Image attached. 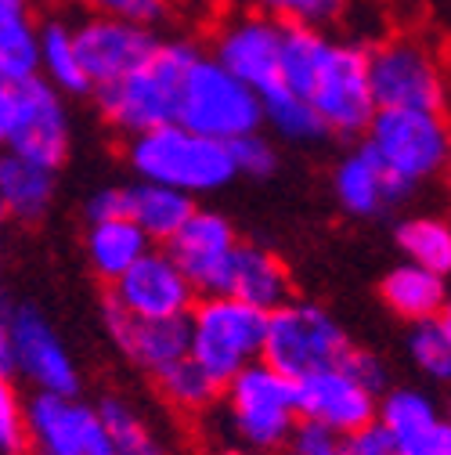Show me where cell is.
Returning <instances> with one entry per match:
<instances>
[{
  "instance_id": "41",
  "label": "cell",
  "mask_w": 451,
  "mask_h": 455,
  "mask_svg": "<svg viewBox=\"0 0 451 455\" xmlns=\"http://www.w3.org/2000/svg\"><path fill=\"white\" fill-rule=\"evenodd\" d=\"M398 448H401V455H451V427H447V419H440L433 430H426Z\"/></svg>"
},
{
  "instance_id": "24",
  "label": "cell",
  "mask_w": 451,
  "mask_h": 455,
  "mask_svg": "<svg viewBox=\"0 0 451 455\" xmlns=\"http://www.w3.org/2000/svg\"><path fill=\"white\" fill-rule=\"evenodd\" d=\"M83 250H87V264L94 267V275L112 282L134 260H141L152 250V243L145 239V232L138 224H131L127 217H116V220H94L87 228Z\"/></svg>"
},
{
  "instance_id": "12",
  "label": "cell",
  "mask_w": 451,
  "mask_h": 455,
  "mask_svg": "<svg viewBox=\"0 0 451 455\" xmlns=\"http://www.w3.org/2000/svg\"><path fill=\"white\" fill-rule=\"evenodd\" d=\"M12 372L36 387V394H80V369L66 339L36 307L12 311Z\"/></svg>"
},
{
  "instance_id": "28",
  "label": "cell",
  "mask_w": 451,
  "mask_h": 455,
  "mask_svg": "<svg viewBox=\"0 0 451 455\" xmlns=\"http://www.w3.org/2000/svg\"><path fill=\"white\" fill-rule=\"evenodd\" d=\"M398 246L408 264L437 271L447 278L451 271V228L444 217H408L398 224Z\"/></svg>"
},
{
  "instance_id": "38",
  "label": "cell",
  "mask_w": 451,
  "mask_h": 455,
  "mask_svg": "<svg viewBox=\"0 0 451 455\" xmlns=\"http://www.w3.org/2000/svg\"><path fill=\"white\" fill-rule=\"evenodd\" d=\"M347 451L351 455H401L398 441H393L379 423H368L365 430L347 437Z\"/></svg>"
},
{
  "instance_id": "36",
  "label": "cell",
  "mask_w": 451,
  "mask_h": 455,
  "mask_svg": "<svg viewBox=\"0 0 451 455\" xmlns=\"http://www.w3.org/2000/svg\"><path fill=\"white\" fill-rule=\"evenodd\" d=\"M91 4L105 19H120V22L145 26V29H152L155 22H162L166 12H170V0H91Z\"/></svg>"
},
{
  "instance_id": "40",
  "label": "cell",
  "mask_w": 451,
  "mask_h": 455,
  "mask_svg": "<svg viewBox=\"0 0 451 455\" xmlns=\"http://www.w3.org/2000/svg\"><path fill=\"white\" fill-rule=\"evenodd\" d=\"M344 365H347V369H351V372H354V376H358L372 394H383V390H386V365H383L376 355H368V351H358V347H354V351L344 358Z\"/></svg>"
},
{
  "instance_id": "11",
  "label": "cell",
  "mask_w": 451,
  "mask_h": 455,
  "mask_svg": "<svg viewBox=\"0 0 451 455\" xmlns=\"http://www.w3.org/2000/svg\"><path fill=\"white\" fill-rule=\"evenodd\" d=\"M8 148L54 170V174L69 159V148H73L69 108H66V98L47 80L29 76L15 84V127H12Z\"/></svg>"
},
{
  "instance_id": "37",
  "label": "cell",
  "mask_w": 451,
  "mask_h": 455,
  "mask_svg": "<svg viewBox=\"0 0 451 455\" xmlns=\"http://www.w3.org/2000/svg\"><path fill=\"white\" fill-rule=\"evenodd\" d=\"M281 451H289V455H351L347 437L332 434L325 427H314V423H304V419L297 423V430L289 434V441Z\"/></svg>"
},
{
  "instance_id": "6",
  "label": "cell",
  "mask_w": 451,
  "mask_h": 455,
  "mask_svg": "<svg viewBox=\"0 0 451 455\" xmlns=\"http://www.w3.org/2000/svg\"><path fill=\"white\" fill-rule=\"evenodd\" d=\"M220 402L228 412V423L246 451L271 455L281 451L289 434L300 423L297 409V383L274 372L264 362L246 365L239 376H232L220 387Z\"/></svg>"
},
{
  "instance_id": "13",
  "label": "cell",
  "mask_w": 451,
  "mask_h": 455,
  "mask_svg": "<svg viewBox=\"0 0 451 455\" xmlns=\"http://www.w3.org/2000/svg\"><path fill=\"white\" fill-rule=\"evenodd\" d=\"M192 282L166 257V250H148L120 278L108 282V300L116 311L134 318H185L195 304Z\"/></svg>"
},
{
  "instance_id": "18",
  "label": "cell",
  "mask_w": 451,
  "mask_h": 455,
  "mask_svg": "<svg viewBox=\"0 0 451 455\" xmlns=\"http://www.w3.org/2000/svg\"><path fill=\"white\" fill-rule=\"evenodd\" d=\"M101 318H105V332L112 344H116V351L131 365H138L152 376L188 355L185 318H134V315L116 311L112 304H105Z\"/></svg>"
},
{
  "instance_id": "44",
  "label": "cell",
  "mask_w": 451,
  "mask_h": 455,
  "mask_svg": "<svg viewBox=\"0 0 451 455\" xmlns=\"http://www.w3.org/2000/svg\"><path fill=\"white\" fill-rule=\"evenodd\" d=\"M4 224H8V210H4V203H0V239H4Z\"/></svg>"
},
{
  "instance_id": "45",
  "label": "cell",
  "mask_w": 451,
  "mask_h": 455,
  "mask_svg": "<svg viewBox=\"0 0 451 455\" xmlns=\"http://www.w3.org/2000/svg\"><path fill=\"white\" fill-rule=\"evenodd\" d=\"M220 455H257V451H246V448H228V451H220Z\"/></svg>"
},
{
  "instance_id": "43",
  "label": "cell",
  "mask_w": 451,
  "mask_h": 455,
  "mask_svg": "<svg viewBox=\"0 0 451 455\" xmlns=\"http://www.w3.org/2000/svg\"><path fill=\"white\" fill-rule=\"evenodd\" d=\"M0 376H12V311L0 304Z\"/></svg>"
},
{
  "instance_id": "4",
  "label": "cell",
  "mask_w": 451,
  "mask_h": 455,
  "mask_svg": "<svg viewBox=\"0 0 451 455\" xmlns=\"http://www.w3.org/2000/svg\"><path fill=\"white\" fill-rule=\"evenodd\" d=\"M365 148L390 174L401 192H412L437 174H444L451 138L444 112L419 108H376L365 127Z\"/></svg>"
},
{
  "instance_id": "8",
  "label": "cell",
  "mask_w": 451,
  "mask_h": 455,
  "mask_svg": "<svg viewBox=\"0 0 451 455\" xmlns=\"http://www.w3.org/2000/svg\"><path fill=\"white\" fill-rule=\"evenodd\" d=\"M178 124L202 138L228 145V141L257 134L264 127L260 98L242 80H235L220 62L199 54L181 84Z\"/></svg>"
},
{
  "instance_id": "17",
  "label": "cell",
  "mask_w": 451,
  "mask_h": 455,
  "mask_svg": "<svg viewBox=\"0 0 451 455\" xmlns=\"http://www.w3.org/2000/svg\"><path fill=\"white\" fill-rule=\"evenodd\" d=\"M278 47H281V22L267 15H235L220 26L213 44V62H220L235 80H242L257 98L281 87L278 73Z\"/></svg>"
},
{
  "instance_id": "27",
  "label": "cell",
  "mask_w": 451,
  "mask_h": 455,
  "mask_svg": "<svg viewBox=\"0 0 451 455\" xmlns=\"http://www.w3.org/2000/svg\"><path fill=\"white\" fill-rule=\"evenodd\" d=\"M36 76V26L26 4L0 0V84H22Z\"/></svg>"
},
{
  "instance_id": "9",
  "label": "cell",
  "mask_w": 451,
  "mask_h": 455,
  "mask_svg": "<svg viewBox=\"0 0 451 455\" xmlns=\"http://www.w3.org/2000/svg\"><path fill=\"white\" fill-rule=\"evenodd\" d=\"M368 62V91L376 108H419L444 112L447 76L437 59L415 36H390L365 51Z\"/></svg>"
},
{
  "instance_id": "46",
  "label": "cell",
  "mask_w": 451,
  "mask_h": 455,
  "mask_svg": "<svg viewBox=\"0 0 451 455\" xmlns=\"http://www.w3.org/2000/svg\"><path fill=\"white\" fill-rule=\"evenodd\" d=\"M4 4H26V0H4Z\"/></svg>"
},
{
  "instance_id": "10",
  "label": "cell",
  "mask_w": 451,
  "mask_h": 455,
  "mask_svg": "<svg viewBox=\"0 0 451 455\" xmlns=\"http://www.w3.org/2000/svg\"><path fill=\"white\" fill-rule=\"evenodd\" d=\"M29 455H112L98 405L76 394H33L26 402Z\"/></svg>"
},
{
  "instance_id": "22",
  "label": "cell",
  "mask_w": 451,
  "mask_h": 455,
  "mask_svg": "<svg viewBox=\"0 0 451 455\" xmlns=\"http://www.w3.org/2000/svg\"><path fill=\"white\" fill-rule=\"evenodd\" d=\"M379 297L398 318L415 325V322H426V318L447 311V278L437 271H426L419 264L401 260L398 267H390L383 275Z\"/></svg>"
},
{
  "instance_id": "1",
  "label": "cell",
  "mask_w": 451,
  "mask_h": 455,
  "mask_svg": "<svg viewBox=\"0 0 451 455\" xmlns=\"http://www.w3.org/2000/svg\"><path fill=\"white\" fill-rule=\"evenodd\" d=\"M278 73L314 108L325 134L361 138L376 116L365 47L358 44L332 40L318 26H281Z\"/></svg>"
},
{
  "instance_id": "29",
  "label": "cell",
  "mask_w": 451,
  "mask_h": 455,
  "mask_svg": "<svg viewBox=\"0 0 451 455\" xmlns=\"http://www.w3.org/2000/svg\"><path fill=\"white\" fill-rule=\"evenodd\" d=\"M155 387H159V394L166 397V402H170L174 409H181V412H206L220 402V383L210 372H202L188 355L170 362L166 369H159Z\"/></svg>"
},
{
  "instance_id": "21",
  "label": "cell",
  "mask_w": 451,
  "mask_h": 455,
  "mask_svg": "<svg viewBox=\"0 0 451 455\" xmlns=\"http://www.w3.org/2000/svg\"><path fill=\"white\" fill-rule=\"evenodd\" d=\"M54 192H59V174L12 148L0 152V203L8 217L36 224L47 217Z\"/></svg>"
},
{
  "instance_id": "26",
  "label": "cell",
  "mask_w": 451,
  "mask_h": 455,
  "mask_svg": "<svg viewBox=\"0 0 451 455\" xmlns=\"http://www.w3.org/2000/svg\"><path fill=\"white\" fill-rule=\"evenodd\" d=\"M440 419L444 416H440L437 397L419 387H386L376 402V423L398 444L433 430Z\"/></svg>"
},
{
  "instance_id": "25",
  "label": "cell",
  "mask_w": 451,
  "mask_h": 455,
  "mask_svg": "<svg viewBox=\"0 0 451 455\" xmlns=\"http://www.w3.org/2000/svg\"><path fill=\"white\" fill-rule=\"evenodd\" d=\"M36 76L47 80L62 98L66 94H91V80L80 66L73 29L59 19L36 29Z\"/></svg>"
},
{
  "instance_id": "33",
  "label": "cell",
  "mask_w": 451,
  "mask_h": 455,
  "mask_svg": "<svg viewBox=\"0 0 451 455\" xmlns=\"http://www.w3.org/2000/svg\"><path fill=\"white\" fill-rule=\"evenodd\" d=\"M260 15L281 22V26H318L340 19L347 0H253Z\"/></svg>"
},
{
  "instance_id": "42",
  "label": "cell",
  "mask_w": 451,
  "mask_h": 455,
  "mask_svg": "<svg viewBox=\"0 0 451 455\" xmlns=\"http://www.w3.org/2000/svg\"><path fill=\"white\" fill-rule=\"evenodd\" d=\"M12 127H15V87L0 84V152L8 148Z\"/></svg>"
},
{
  "instance_id": "19",
  "label": "cell",
  "mask_w": 451,
  "mask_h": 455,
  "mask_svg": "<svg viewBox=\"0 0 451 455\" xmlns=\"http://www.w3.org/2000/svg\"><path fill=\"white\" fill-rule=\"evenodd\" d=\"M224 297L242 300L257 311H274L278 304L293 300L289 297V271L271 250L253 246V243H239L228 264V275H224Z\"/></svg>"
},
{
  "instance_id": "30",
  "label": "cell",
  "mask_w": 451,
  "mask_h": 455,
  "mask_svg": "<svg viewBox=\"0 0 451 455\" xmlns=\"http://www.w3.org/2000/svg\"><path fill=\"white\" fill-rule=\"evenodd\" d=\"M98 412H101L112 455H166V448L159 444V437L152 434L145 416L134 405H127L123 397H105Z\"/></svg>"
},
{
  "instance_id": "15",
  "label": "cell",
  "mask_w": 451,
  "mask_h": 455,
  "mask_svg": "<svg viewBox=\"0 0 451 455\" xmlns=\"http://www.w3.org/2000/svg\"><path fill=\"white\" fill-rule=\"evenodd\" d=\"M73 40H76L80 66L91 80V91H101V87L127 80L134 69H141L152 59V51L159 47L152 29L131 26V22H120V19H105V15L83 19L73 29Z\"/></svg>"
},
{
  "instance_id": "3",
  "label": "cell",
  "mask_w": 451,
  "mask_h": 455,
  "mask_svg": "<svg viewBox=\"0 0 451 455\" xmlns=\"http://www.w3.org/2000/svg\"><path fill=\"white\" fill-rule=\"evenodd\" d=\"M195 59H199V47L188 40L159 44L152 51V59L141 69H134L127 80L94 91L101 116L131 138L166 124H178L181 84Z\"/></svg>"
},
{
  "instance_id": "20",
  "label": "cell",
  "mask_w": 451,
  "mask_h": 455,
  "mask_svg": "<svg viewBox=\"0 0 451 455\" xmlns=\"http://www.w3.org/2000/svg\"><path fill=\"white\" fill-rule=\"evenodd\" d=\"M332 192H336V203L351 217H379L408 196L390 181V174L372 159L365 145L340 159V166L332 174Z\"/></svg>"
},
{
  "instance_id": "39",
  "label": "cell",
  "mask_w": 451,
  "mask_h": 455,
  "mask_svg": "<svg viewBox=\"0 0 451 455\" xmlns=\"http://www.w3.org/2000/svg\"><path fill=\"white\" fill-rule=\"evenodd\" d=\"M87 220H116V217H127V188H116V185H108V188H98L87 206H83Z\"/></svg>"
},
{
  "instance_id": "2",
  "label": "cell",
  "mask_w": 451,
  "mask_h": 455,
  "mask_svg": "<svg viewBox=\"0 0 451 455\" xmlns=\"http://www.w3.org/2000/svg\"><path fill=\"white\" fill-rule=\"evenodd\" d=\"M127 163L138 174V181L174 188L188 199L213 196L235 181L228 145L202 138L181 124L134 134L127 145Z\"/></svg>"
},
{
  "instance_id": "5",
  "label": "cell",
  "mask_w": 451,
  "mask_h": 455,
  "mask_svg": "<svg viewBox=\"0 0 451 455\" xmlns=\"http://www.w3.org/2000/svg\"><path fill=\"white\" fill-rule=\"evenodd\" d=\"M188 325V358L210 372L220 387L239 376L246 365L260 362L267 311H257L242 300L224 293L195 297L192 311L185 315Z\"/></svg>"
},
{
  "instance_id": "14",
  "label": "cell",
  "mask_w": 451,
  "mask_h": 455,
  "mask_svg": "<svg viewBox=\"0 0 451 455\" xmlns=\"http://www.w3.org/2000/svg\"><path fill=\"white\" fill-rule=\"evenodd\" d=\"M293 383H297V409L304 423L325 427L340 437H351L368 423H376L379 394H372L344 362L328 369H314Z\"/></svg>"
},
{
  "instance_id": "32",
  "label": "cell",
  "mask_w": 451,
  "mask_h": 455,
  "mask_svg": "<svg viewBox=\"0 0 451 455\" xmlns=\"http://www.w3.org/2000/svg\"><path fill=\"white\" fill-rule=\"evenodd\" d=\"M408 358L415 362V369L423 376H430L437 383L451 379V318H447V311L412 325Z\"/></svg>"
},
{
  "instance_id": "7",
  "label": "cell",
  "mask_w": 451,
  "mask_h": 455,
  "mask_svg": "<svg viewBox=\"0 0 451 455\" xmlns=\"http://www.w3.org/2000/svg\"><path fill=\"white\" fill-rule=\"evenodd\" d=\"M351 351L354 344L347 329L311 300H286L267 311L260 362L286 379H300L314 369L340 365Z\"/></svg>"
},
{
  "instance_id": "35",
  "label": "cell",
  "mask_w": 451,
  "mask_h": 455,
  "mask_svg": "<svg viewBox=\"0 0 451 455\" xmlns=\"http://www.w3.org/2000/svg\"><path fill=\"white\" fill-rule=\"evenodd\" d=\"M228 152H232L235 178H271L278 170V152H274L271 138H264L260 131L228 141Z\"/></svg>"
},
{
  "instance_id": "23",
  "label": "cell",
  "mask_w": 451,
  "mask_h": 455,
  "mask_svg": "<svg viewBox=\"0 0 451 455\" xmlns=\"http://www.w3.org/2000/svg\"><path fill=\"white\" fill-rule=\"evenodd\" d=\"M195 199L174 192V188H162V185H127V220L138 224L148 243H170L178 228L192 217Z\"/></svg>"
},
{
  "instance_id": "34",
  "label": "cell",
  "mask_w": 451,
  "mask_h": 455,
  "mask_svg": "<svg viewBox=\"0 0 451 455\" xmlns=\"http://www.w3.org/2000/svg\"><path fill=\"white\" fill-rule=\"evenodd\" d=\"M0 455H26V402L12 376H0Z\"/></svg>"
},
{
  "instance_id": "31",
  "label": "cell",
  "mask_w": 451,
  "mask_h": 455,
  "mask_svg": "<svg viewBox=\"0 0 451 455\" xmlns=\"http://www.w3.org/2000/svg\"><path fill=\"white\" fill-rule=\"evenodd\" d=\"M260 116H264V124H271L278 131V138H286V141L304 145V141H318L325 134V127L314 116V108L300 94H293L286 84L260 94Z\"/></svg>"
},
{
  "instance_id": "16",
  "label": "cell",
  "mask_w": 451,
  "mask_h": 455,
  "mask_svg": "<svg viewBox=\"0 0 451 455\" xmlns=\"http://www.w3.org/2000/svg\"><path fill=\"white\" fill-rule=\"evenodd\" d=\"M239 243L242 239L235 235L228 217L195 206L192 217L174 232V239L166 243V257L181 267V275L192 282V290L206 297V293H220Z\"/></svg>"
}]
</instances>
